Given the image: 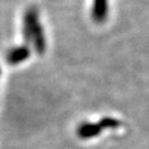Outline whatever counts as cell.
Here are the masks:
<instances>
[{"mask_svg": "<svg viewBox=\"0 0 149 149\" xmlns=\"http://www.w3.org/2000/svg\"><path fill=\"white\" fill-rule=\"evenodd\" d=\"M23 36L27 43L33 42L37 53H44L47 44H45L42 26L39 21V13L36 8H30L26 12L24 23H23Z\"/></svg>", "mask_w": 149, "mask_h": 149, "instance_id": "cell-1", "label": "cell"}, {"mask_svg": "<svg viewBox=\"0 0 149 149\" xmlns=\"http://www.w3.org/2000/svg\"><path fill=\"white\" fill-rule=\"evenodd\" d=\"M30 53H31L30 48L28 45H22V47L16 48L12 51H10L7 56V61L11 65H16V64L21 63L24 60H27L30 56Z\"/></svg>", "mask_w": 149, "mask_h": 149, "instance_id": "cell-2", "label": "cell"}, {"mask_svg": "<svg viewBox=\"0 0 149 149\" xmlns=\"http://www.w3.org/2000/svg\"><path fill=\"white\" fill-rule=\"evenodd\" d=\"M101 132L102 127L98 124H94V123H83L77 128V135L82 139L93 138L98 134H101Z\"/></svg>", "mask_w": 149, "mask_h": 149, "instance_id": "cell-3", "label": "cell"}, {"mask_svg": "<svg viewBox=\"0 0 149 149\" xmlns=\"http://www.w3.org/2000/svg\"><path fill=\"white\" fill-rule=\"evenodd\" d=\"M107 11H108L107 0H94L93 10H92V17L94 21L97 23H103L107 17Z\"/></svg>", "mask_w": 149, "mask_h": 149, "instance_id": "cell-4", "label": "cell"}, {"mask_svg": "<svg viewBox=\"0 0 149 149\" xmlns=\"http://www.w3.org/2000/svg\"><path fill=\"white\" fill-rule=\"evenodd\" d=\"M98 125L102 127V129H103V128L116 129V128H118L119 126H120V122L113 117H103L101 120H100Z\"/></svg>", "mask_w": 149, "mask_h": 149, "instance_id": "cell-5", "label": "cell"}]
</instances>
